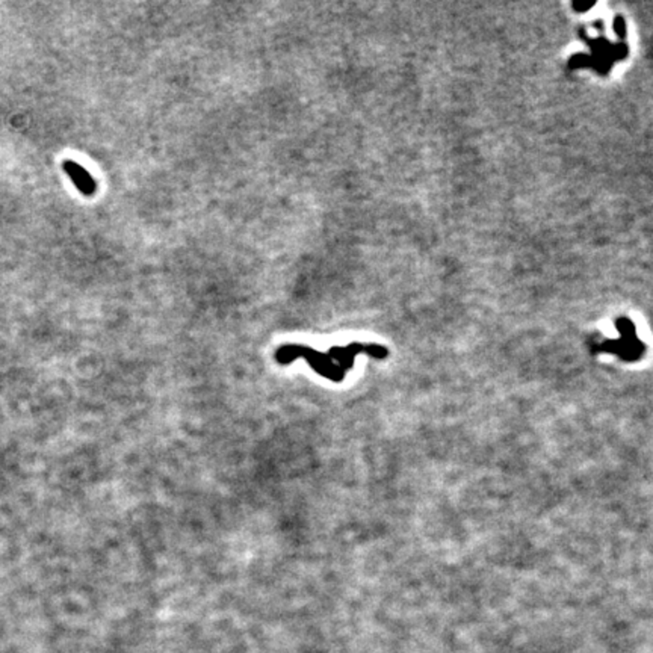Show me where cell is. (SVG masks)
<instances>
[{
    "instance_id": "6da1fadb",
    "label": "cell",
    "mask_w": 653,
    "mask_h": 653,
    "mask_svg": "<svg viewBox=\"0 0 653 653\" xmlns=\"http://www.w3.org/2000/svg\"><path fill=\"white\" fill-rule=\"evenodd\" d=\"M274 357L277 363L283 366L291 365L298 359H304L318 375L333 381V383H342L345 375H347L345 369L331 360L328 352L316 351L310 347H304V345H283L276 351Z\"/></svg>"
},
{
    "instance_id": "7a4b0ae2",
    "label": "cell",
    "mask_w": 653,
    "mask_h": 653,
    "mask_svg": "<svg viewBox=\"0 0 653 653\" xmlns=\"http://www.w3.org/2000/svg\"><path fill=\"white\" fill-rule=\"evenodd\" d=\"M64 169L67 174L70 176V179L75 182V184L78 187V189L85 194V195H93L95 192V182L93 180V177L90 176V172L83 169L79 164L76 162H71V161H67L64 164Z\"/></svg>"
}]
</instances>
